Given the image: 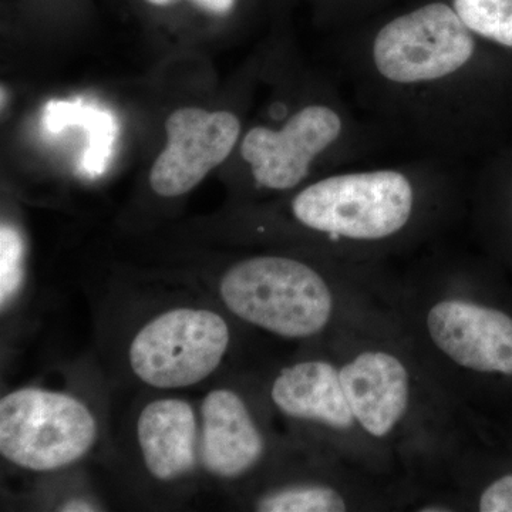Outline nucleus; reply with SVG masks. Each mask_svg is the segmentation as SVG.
I'll list each match as a JSON object with an SVG mask.
<instances>
[{
  "mask_svg": "<svg viewBox=\"0 0 512 512\" xmlns=\"http://www.w3.org/2000/svg\"><path fill=\"white\" fill-rule=\"evenodd\" d=\"M353 417L370 436L392 433L409 407V372L396 356L382 350L360 353L339 370Z\"/></svg>",
  "mask_w": 512,
  "mask_h": 512,
  "instance_id": "10",
  "label": "nucleus"
},
{
  "mask_svg": "<svg viewBox=\"0 0 512 512\" xmlns=\"http://www.w3.org/2000/svg\"><path fill=\"white\" fill-rule=\"evenodd\" d=\"M146 2L163 8V6L171 5L175 0H146ZM191 2L204 12L214 16H227L237 5V0H191Z\"/></svg>",
  "mask_w": 512,
  "mask_h": 512,
  "instance_id": "18",
  "label": "nucleus"
},
{
  "mask_svg": "<svg viewBox=\"0 0 512 512\" xmlns=\"http://www.w3.org/2000/svg\"><path fill=\"white\" fill-rule=\"evenodd\" d=\"M490 174L505 185L508 195V207L512 221V147L495 157L490 164Z\"/></svg>",
  "mask_w": 512,
  "mask_h": 512,
  "instance_id": "17",
  "label": "nucleus"
},
{
  "mask_svg": "<svg viewBox=\"0 0 512 512\" xmlns=\"http://www.w3.org/2000/svg\"><path fill=\"white\" fill-rule=\"evenodd\" d=\"M25 242L18 229L8 222L0 228V302L2 308L18 292L23 278Z\"/></svg>",
  "mask_w": 512,
  "mask_h": 512,
  "instance_id": "15",
  "label": "nucleus"
},
{
  "mask_svg": "<svg viewBox=\"0 0 512 512\" xmlns=\"http://www.w3.org/2000/svg\"><path fill=\"white\" fill-rule=\"evenodd\" d=\"M453 8L471 32L512 53V0H453Z\"/></svg>",
  "mask_w": 512,
  "mask_h": 512,
  "instance_id": "13",
  "label": "nucleus"
},
{
  "mask_svg": "<svg viewBox=\"0 0 512 512\" xmlns=\"http://www.w3.org/2000/svg\"><path fill=\"white\" fill-rule=\"evenodd\" d=\"M265 441L247 403L234 390L215 389L201 403L200 463L211 476L235 480L261 461Z\"/></svg>",
  "mask_w": 512,
  "mask_h": 512,
  "instance_id": "9",
  "label": "nucleus"
},
{
  "mask_svg": "<svg viewBox=\"0 0 512 512\" xmlns=\"http://www.w3.org/2000/svg\"><path fill=\"white\" fill-rule=\"evenodd\" d=\"M271 397L275 406L293 419L318 421L336 430H348L356 421L339 370L325 360L286 367L272 384Z\"/></svg>",
  "mask_w": 512,
  "mask_h": 512,
  "instance_id": "12",
  "label": "nucleus"
},
{
  "mask_svg": "<svg viewBox=\"0 0 512 512\" xmlns=\"http://www.w3.org/2000/svg\"><path fill=\"white\" fill-rule=\"evenodd\" d=\"M99 437L89 407L55 390L26 387L0 400V453L33 473H50L77 463Z\"/></svg>",
  "mask_w": 512,
  "mask_h": 512,
  "instance_id": "5",
  "label": "nucleus"
},
{
  "mask_svg": "<svg viewBox=\"0 0 512 512\" xmlns=\"http://www.w3.org/2000/svg\"><path fill=\"white\" fill-rule=\"evenodd\" d=\"M218 291L239 319L286 339L318 335L332 318V292L325 278L291 256L244 259L222 275Z\"/></svg>",
  "mask_w": 512,
  "mask_h": 512,
  "instance_id": "4",
  "label": "nucleus"
},
{
  "mask_svg": "<svg viewBox=\"0 0 512 512\" xmlns=\"http://www.w3.org/2000/svg\"><path fill=\"white\" fill-rule=\"evenodd\" d=\"M241 130V121L229 111H174L165 123L167 146L151 168L153 191L168 198L190 192L227 160Z\"/></svg>",
  "mask_w": 512,
  "mask_h": 512,
  "instance_id": "7",
  "label": "nucleus"
},
{
  "mask_svg": "<svg viewBox=\"0 0 512 512\" xmlns=\"http://www.w3.org/2000/svg\"><path fill=\"white\" fill-rule=\"evenodd\" d=\"M483 512H512V473L503 474L485 487L478 501Z\"/></svg>",
  "mask_w": 512,
  "mask_h": 512,
  "instance_id": "16",
  "label": "nucleus"
},
{
  "mask_svg": "<svg viewBox=\"0 0 512 512\" xmlns=\"http://www.w3.org/2000/svg\"><path fill=\"white\" fill-rule=\"evenodd\" d=\"M387 137L367 119H360L338 94L302 104L279 126L252 127L241 141V156L256 187L295 190L319 163L355 165Z\"/></svg>",
  "mask_w": 512,
  "mask_h": 512,
  "instance_id": "3",
  "label": "nucleus"
},
{
  "mask_svg": "<svg viewBox=\"0 0 512 512\" xmlns=\"http://www.w3.org/2000/svg\"><path fill=\"white\" fill-rule=\"evenodd\" d=\"M444 163L426 156L325 175L298 191L289 210L299 227L335 244H383L412 227L421 192L446 178Z\"/></svg>",
  "mask_w": 512,
  "mask_h": 512,
  "instance_id": "2",
  "label": "nucleus"
},
{
  "mask_svg": "<svg viewBox=\"0 0 512 512\" xmlns=\"http://www.w3.org/2000/svg\"><path fill=\"white\" fill-rule=\"evenodd\" d=\"M229 343L231 330L220 313L174 308L138 330L128 349V362L147 386L185 389L204 382L221 366Z\"/></svg>",
  "mask_w": 512,
  "mask_h": 512,
  "instance_id": "6",
  "label": "nucleus"
},
{
  "mask_svg": "<svg viewBox=\"0 0 512 512\" xmlns=\"http://www.w3.org/2000/svg\"><path fill=\"white\" fill-rule=\"evenodd\" d=\"M144 466L161 483L194 473L200 461V423L187 400L164 397L148 403L137 420Z\"/></svg>",
  "mask_w": 512,
  "mask_h": 512,
  "instance_id": "11",
  "label": "nucleus"
},
{
  "mask_svg": "<svg viewBox=\"0 0 512 512\" xmlns=\"http://www.w3.org/2000/svg\"><path fill=\"white\" fill-rule=\"evenodd\" d=\"M264 512H343L342 495L326 485H296L264 495L256 504Z\"/></svg>",
  "mask_w": 512,
  "mask_h": 512,
  "instance_id": "14",
  "label": "nucleus"
},
{
  "mask_svg": "<svg viewBox=\"0 0 512 512\" xmlns=\"http://www.w3.org/2000/svg\"><path fill=\"white\" fill-rule=\"evenodd\" d=\"M430 338L458 366L512 377V316L468 301H443L427 315Z\"/></svg>",
  "mask_w": 512,
  "mask_h": 512,
  "instance_id": "8",
  "label": "nucleus"
},
{
  "mask_svg": "<svg viewBox=\"0 0 512 512\" xmlns=\"http://www.w3.org/2000/svg\"><path fill=\"white\" fill-rule=\"evenodd\" d=\"M57 511L93 512L100 511V508L97 507L96 504L90 503L89 500H84V498H72V500H67L66 503L60 505V507L57 508Z\"/></svg>",
  "mask_w": 512,
  "mask_h": 512,
  "instance_id": "19",
  "label": "nucleus"
},
{
  "mask_svg": "<svg viewBox=\"0 0 512 512\" xmlns=\"http://www.w3.org/2000/svg\"><path fill=\"white\" fill-rule=\"evenodd\" d=\"M348 87L367 120L427 157L453 161L493 143L512 106V53L430 2L345 46Z\"/></svg>",
  "mask_w": 512,
  "mask_h": 512,
  "instance_id": "1",
  "label": "nucleus"
}]
</instances>
